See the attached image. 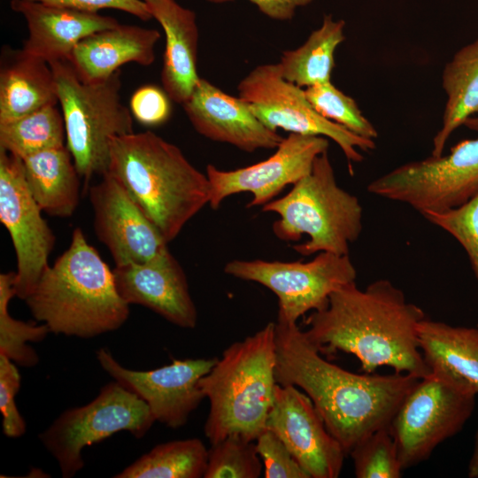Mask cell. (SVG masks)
<instances>
[{
	"label": "cell",
	"mask_w": 478,
	"mask_h": 478,
	"mask_svg": "<svg viewBox=\"0 0 478 478\" xmlns=\"http://www.w3.org/2000/svg\"><path fill=\"white\" fill-rule=\"evenodd\" d=\"M22 161L28 189L41 210L54 217H71L79 204L81 178L66 145Z\"/></svg>",
	"instance_id": "cell-24"
},
{
	"label": "cell",
	"mask_w": 478,
	"mask_h": 478,
	"mask_svg": "<svg viewBox=\"0 0 478 478\" xmlns=\"http://www.w3.org/2000/svg\"><path fill=\"white\" fill-rule=\"evenodd\" d=\"M155 421L148 405L114 381L89 403L64 411L38 437L56 459L61 475L71 478L84 466L85 447L120 431L140 439Z\"/></svg>",
	"instance_id": "cell-8"
},
{
	"label": "cell",
	"mask_w": 478,
	"mask_h": 478,
	"mask_svg": "<svg viewBox=\"0 0 478 478\" xmlns=\"http://www.w3.org/2000/svg\"><path fill=\"white\" fill-rule=\"evenodd\" d=\"M64 118L66 147L85 186L108 170L115 137L134 132L133 115L120 98V70L96 81L81 80L68 60L49 63Z\"/></svg>",
	"instance_id": "cell-7"
},
{
	"label": "cell",
	"mask_w": 478,
	"mask_h": 478,
	"mask_svg": "<svg viewBox=\"0 0 478 478\" xmlns=\"http://www.w3.org/2000/svg\"><path fill=\"white\" fill-rule=\"evenodd\" d=\"M265 478H310L283 441L266 428L256 439Z\"/></svg>",
	"instance_id": "cell-35"
},
{
	"label": "cell",
	"mask_w": 478,
	"mask_h": 478,
	"mask_svg": "<svg viewBox=\"0 0 478 478\" xmlns=\"http://www.w3.org/2000/svg\"><path fill=\"white\" fill-rule=\"evenodd\" d=\"M357 478H399L404 468L389 426L359 441L349 453Z\"/></svg>",
	"instance_id": "cell-32"
},
{
	"label": "cell",
	"mask_w": 478,
	"mask_h": 478,
	"mask_svg": "<svg viewBox=\"0 0 478 478\" xmlns=\"http://www.w3.org/2000/svg\"><path fill=\"white\" fill-rule=\"evenodd\" d=\"M208 450L199 438L160 443L142 455L116 478H200L204 477Z\"/></svg>",
	"instance_id": "cell-28"
},
{
	"label": "cell",
	"mask_w": 478,
	"mask_h": 478,
	"mask_svg": "<svg viewBox=\"0 0 478 478\" xmlns=\"http://www.w3.org/2000/svg\"><path fill=\"white\" fill-rule=\"evenodd\" d=\"M30 193L21 158L0 150V220L17 261L15 296L25 300L50 266L56 237Z\"/></svg>",
	"instance_id": "cell-13"
},
{
	"label": "cell",
	"mask_w": 478,
	"mask_h": 478,
	"mask_svg": "<svg viewBox=\"0 0 478 478\" xmlns=\"http://www.w3.org/2000/svg\"><path fill=\"white\" fill-rule=\"evenodd\" d=\"M153 19L166 35L161 81L171 100L182 104L200 80L197 73L198 29L196 14L175 0H147Z\"/></svg>",
	"instance_id": "cell-22"
},
{
	"label": "cell",
	"mask_w": 478,
	"mask_h": 478,
	"mask_svg": "<svg viewBox=\"0 0 478 478\" xmlns=\"http://www.w3.org/2000/svg\"><path fill=\"white\" fill-rule=\"evenodd\" d=\"M15 275L12 271L0 274V354L20 366L32 367L39 357L27 343L41 342L50 331L43 323L25 322L9 313V303L15 296Z\"/></svg>",
	"instance_id": "cell-30"
},
{
	"label": "cell",
	"mask_w": 478,
	"mask_h": 478,
	"mask_svg": "<svg viewBox=\"0 0 478 478\" xmlns=\"http://www.w3.org/2000/svg\"><path fill=\"white\" fill-rule=\"evenodd\" d=\"M464 125L466 127L478 132V113L475 114V116L474 115V116L468 118L464 122Z\"/></svg>",
	"instance_id": "cell-41"
},
{
	"label": "cell",
	"mask_w": 478,
	"mask_h": 478,
	"mask_svg": "<svg viewBox=\"0 0 478 478\" xmlns=\"http://www.w3.org/2000/svg\"><path fill=\"white\" fill-rule=\"evenodd\" d=\"M224 272L270 289L278 298L277 320L293 323L308 312L325 309L331 294L357 277L349 255L325 251L308 262L235 259Z\"/></svg>",
	"instance_id": "cell-12"
},
{
	"label": "cell",
	"mask_w": 478,
	"mask_h": 478,
	"mask_svg": "<svg viewBox=\"0 0 478 478\" xmlns=\"http://www.w3.org/2000/svg\"><path fill=\"white\" fill-rule=\"evenodd\" d=\"M181 105L197 133L246 152L276 149L283 139L258 120L241 97L203 78Z\"/></svg>",
	"instance_id": "cell-19"
},
{
	"label": "cell",
	"mask_w": 478,
	"mask_h": 478,
	"mask_svg": "<svg viewBox=\"0 0 478 478\" xmlns=\"http://www.w3.org/2000/svg\"><path fill=\"white\" fill-rule=\"evenodd\" d=\"M305 92L314 109L324 118L361 137L374 140L378 136L375 127L362 114L356 101L331 81L307 87Z\"/></svg>",
	"instance_id": "cell-33"
},
{
	"label": "cell",
	"mask_w": 478,
	"mask_h": 478,
	"mask_svg": "<svg viewBox=\"0 0 478 478\" xmlns=\"http://www.w3.org/2000/svg\"><path fill=\"white\" fill-rule=\"evenodd\" d=\"M423 216L461 244L478 281V194L458 208Z\"/></svg>",
	"instance_id": "cell-34"
},
{
	"label": "cell",
	"mask_w": 478,
	"mask_h": 478,
	"mask_svg": "<svg viewBox=\"0 0 478 478\" xmlns=\"http://www.w3.org/2000/svg\"><path fill=\"white\" fill-rule=\"evenodd\" d=\"M120 297L140 305L183 328L197 324V311L186 274L168 249L144 263L115 266L112 270Z\"/></svg>",
	"instance_id": "cell-18"
},
{
	"label": "cell",
	"mask_w": 478,
	"mask_h": 478,
	"mask_svg": "<svg viewBox=\"0 0 478 478\" xmlns=\"http://www.w3.org/2000/svg\"><path fill=\"white\" fill-rule=\"evenodd\" d=\"M170 99L164 89L155 85H144L132 95L130 111L133 117L141 124L158 126L170 117Z\"/></svg>",
	"instance_id": "cell-37"
},
{
	"label": "cell",
	"mask_w": 478,
	"mask_h": 478,
	"mask_svg": "<svg viewBox=\"0 0 478 478\" xmlns=\"http://www.w3.org/2000/svg\"><path fill=\"white\" fill-rule=\"evenodd\" d=\"M262 472L256 441L232 435L212 443L204 478H258Z\"/></svg>",
	"instance_id": "cell-31"
},
{
	"label": "cell",
	"mask_w": 478,
	"mask_h": 478,
	"mask_svg": "<svg viewBox=\"0 0 478 478\" xmlns=\"http://www.w3.org/2000/svg\"><path fill=\"white\" fill-rule=\"evenodd\" d=\"M106 173L125 188L167 243L209 204L206 173L176 145L150 131L115 137Z\"/></svg>",
	"instance_id": "cell-4"
},
{
	"label": "cell",
	"mask_w": 478,
	"mask_h": 478,
	"mask_svg": "<svg viewBox=\"0 0 478 478\" xmlns=\"http://www.w3.org/2000/svg\"><path fill=\"white\" fill-rule=\"evenodd\" d=\"M475 397L431 373L418 381L389 424L404 470L426 461L462 429L474 410Z\"/></svg>",
	"instance_id": "cell-10"
},
{
	"label": "cell",
	"mask_w": 478,
	"mask_h": 478,
	"mask_svg": "<svg viewBox=\"0 0 478 478\" xmlns=\"http://www.w3.org/2000/svg\"><path fill=\"white\" fill-rule=\"evenodd\" d=\"M238 96L252 113L273 131L330 138L341 148L353 174L352 164L361 162L363 151L375 148L366 139L320 115L306 97L305 89L286 81L277 64L256 66L238 84Z\"/></svg>",
	"instance_id": "cell-11"
},
{
	"label": "cell",
	"mask_w": 478,
	"mask_h": 478,
	"mask_svg": "<svg viewBox=\"0 0 478 478\" xmlns=\"http://www.w3.org/2000/svg\"><path fill=\"white\" fill-rule=\"evenodd\" d=\"M275 322L236 341L199 381L210 402L204 431L211 444L236 435L256 441L274 403Z\"/></svg>",
	"instance_id": "cell-5"
},
{
	"label": "cell",
	"mask_w": 478,
	"mask_h": 478,
	"mask_svg": "<svg viewBox=\"0 0 478 478\" xmlns=\"http://www.w3.org/2000/svg\"><path fill=\"white\" fill-rule=\"evenodd\" d=\"M467 476L469 478H478V429L474 436V449L467 467Z\"/></svg>",
	"instance_id": "cell-40"
},
{
	"label": "cell",
	"mask_w": 478,
	"mask_h": 478,
	"mask_svg": "<svg viewBox=\"0 0 478 478\" xmlns=\"http://www.w3.org/2000/svg\"><path fill=\"white\" fill-rule=\"evenodd\" d=\"M25 301L50 333L80 338L114 331L129 316V305L117 290L112 270L80 227Z\"/></svg>",
	"instance_id": "cell-3"
},
{
	"label": "cell",
	"mask_w": 478,
	"mask_h": 478,
	"mask_svg": "<svg viewBox=\"0 0 478 478\" xmlns=\"http://www.w3.org/2000/svg\"><path fill=\"white\" fill-rule=\"evenodd\" d=\"M20 387V374L16 364L0 354V412L3 416V433L17 438L26 433V421L19 413L15 396Z\"/></svg>",
	"instance_id": "cell-36"
},
{
	"label": "cell",
	"mask_w": 478,
	"mask_h": 478,
	"mask_svg": "<svg viewBox=\"0 0 478 478\" xmlns=\"http://www.w3.org/2000/svg\"><path fill=\"white\" fill-rule=\"evenodd\" d=\"M160 38L157 29L118 24L82 39L67 59L84 81L111 76L127 63L150 66Z\"/></svg>",
	"instance_id": "cell-21"
},
{
	"label": "cell",
	"mask_w": 478,
	"mask_h": 478,
	"mask_svg": "<svg viewBox=\"0 0 478 478\" xmlns=\"http://www.w3.org/2000/svg\"><path fill=\"white\" fill-rule=\"evenodd\" d=\"M425 312L389 280L366 289L349 283L331 294L327 307L312 312L304 331L322 355L355 356L365 373L380 366L423 378L430 374L419 347Z\"/></svg>",
	"instance_id": "cell-2"
},
{
	"label": "cell",
	"mask_w": 478,
	"mask_h": 478,
	"mask_svg": "<svg viewBox=\"0 0 478 478\" xmlns=\"http://www.w3.org/2000/svg\"><path fill=\"white\" fill-rule=\"evenodd\" d=\"M10 5L27 24L28 37L21 50L48 64L67 60L82 39L120 24L112 17L97 12L32 0H12Z\"/></svg>",
	"instance_id": "cell-20"
},
{
	"label": "cell",
	"mask_w": 478,
	"mask_h": 478,
	"mask_svg": "<svg viewBox=\"0 0 478 478\" xmlns=\"http://www.w3.org/2000/svg\"><path fill=\"white\" fill-rule=\"evenodd\" d=\"M327 137L289 134L268 158L231 171L206 166L210 183V206L216 210L227 197L249 192L252 199L248 207L265 205L287 185H294L309 174L314 160L328 150Z\"/></svg>",
	"instance_id": "cell-15"
},
{
	"label": "cell",
	"mask_w": 478,
	"mask_h": 478,
	"mask_svg": "<svg viewBox=\"0 0 478 478\" xmlns=\"http://www.w3.org/2000/svg\"><path fill=\"white\" fill-rule=\"evenodd\" d=\"M442 79L447 101L443 125L433 139L432 156H441L450 135L478 113V37L455 53Z\"/></svg>",
	"instance_id": "cell-26"
},
{
	"label": "cell",
	"mask_w": 478,
	"mask_h": 478,
	"mask_svg": "<svg viewBox=\"0 0 478 478\" xmlns=\"http://www.w3.org/2000/svg\"><path fill=\"white\" fill-rule=\"evenodd\" d=\"M367 191L422 215L458 208L478 194V138L459 143L445 156L402 165L371 181Z\"/></svg>",
	"instance_id": "cell-9"
},
{
	"label": "cell",
	"mask_w": 478,
	"mask_h": 478,
	"mask_svg": "<svg viewBox=\"0 0 478 478\" xmlns=\"http://www.w3.org/2000/svg\"><path fill=\"white\" fill-rule=\"evenodd\" d=\"M275 379L293 385L312 400L328 432L346 455L364 437L389 426L400 404L420 379L355 374L323 358L297 323L275 322Z\"/></svg>",
	"instance_id": "cell-1"
},
{
	"label": "cell",
	"mask_w": 478,
	"mask_h": 478,
	"mask_svg": "<svg viewBox=\"0 0 478 478\" xmlns=\"http://www.w3.org/2000/svg\"><path fill=\"white\" fill-rule=\"evenodd\" d=\"M50 5L97 12L102 9H115L132 14L142 20L152 19L148 4L143 0H32Z\"/></svg>",
	"instance_id": "cell-38"
},
{
	"label": "cell",
	"mask_w": 478,
	"mask_h": 478,
	"mask_svg": "<svg viewBox=\"0 0 478 478\" xmlns=\"http://www.w3.org/2000/svg\"><path fill=\"white\" fill-rule=\"evenodd\" d=\"M58 103L50 65L20 50L0 72V123Z\"/></svg>",
	"instance_id": "cell-25"
},
{
	"label": "cell",
	"mask_w": 478,
	"mask_h": 478,
	"mask_svg": "<svg viewBox=\"0 0 478 478\" xmlns=\"http://www.w3.org/2000/svg\"><path fill=\"white\" fill-rule=\"evenodd\" d=\"M418 341L431 374L478 395V328L425 318Z\"/></svg>",
	"instance_id": "cell-23"
},
{
	"label": "cell",
	"mask_w": 478,
	"mask_h": 478,
	"mask_svg": "<svg viewBox=\"0 0 478 478\" xmlns=\"http://www.w3.org/2000/svg\"><path fill=\"white\" fill-rule=\"evenodd\" d=\"M143 1L146 2L147 0H143Z\"/></svg>",
	"instance_id": "cell-42"
},
{
	"label": "cell",
	"mask_w": 478,
	"mask_h": 478,
	"mask_svg": "<svg viewBox=\"0 0 478 478\" xmlns=\"http://www.w3.org/2000/svg\"><path fill=\"white\" fill-rule=\"evenodd\" d=\"M266 428L277 434L310 478L340 475L346 453L299 388L276 385Z\"/></svg>",
	"instance_id": "cell-16"
},
{
	"label": "cell",
	"mask_w": 478,
	"mask_h": 478,
	"mask_svg": "<svg viewBox=\"0 0 478 478\" xmlns=\"http://www.w3.org/2000/svg\"><path fill=\"white\" fill-rule=\"evenodd\" d=\"M96 359L114 381L148 405L156 421L171 428L184 426L205 398L199 381L218 360L216 358L174 359L156 369L136 371L121 366L105 348L96 351Z\"/></svg>",
	"instance_id": "cell-14"
},
{
	"label": "cell",
	"mask_w": 478,
	"mask_h": 478,
	"mask_svg": "<svg viewBox=\"0 0 478 478\" xmlns=\"http://www.w3.org/2000/svg\"><path fill=\"white\" fill-rule=\"evenodd\" d=\"M343 27V20L325 16L303 45L282 53L278 63L282 77L301 88L330 82L335 51L345 40Z\"/></svg>",
	"instance_id": "cell-27"
},
{
	"label": "cell",
	"mask_w": 478,
	"mask_h": 478,
	"mask_svg": "<svg viewBox=\"0 0 478 478\" xmlns=\"http://www.w3.org/2000/svg\"><path fill=\"white\" fill-rule=\"evenodd\" d=\"M98 240L115 266L150 261L168 249V243L125 188L105 173L89 189Z\"/></svg>",
	"instance_id": "cell-17"
},
{
	"label": "cell",
	"mask_w": 478,
	"mask_h": 478,
	"mask_svg": "<svg viewBox=\"0 0 478 478\" xmlns=\"http://www.w3.org/2000/svg\"><path fill=\"white\" fill-rule=\"evenodd\" d=\"M211 3L220 4L233 0H207ZM254 4L258 10L267 17L278 19L288 20L292 19L297 8L304 6L312 0H249Z\"/></svg>",
	"instance_id": "cell-39"
},
{
	"label": "cell",
	"mask_w": 478,
	"mask_h": 478,
	"mask_svg": "<svg viewBox=\"0 0 478 478\" xmlns=\"http://www.w3.org/2000/svg\"><path fill=\"white\" fill-rule=\"evenodd\" d=\"M262 211L279 215L273 231L280 240L308 236L293 245L303 256L322 251L349 255L350 244L362 231V206L357 197L337 185L328 150L316 158L309 174L284 197L263 205Z\"/></svg>",
	"instance_id": "cell-6"
},
{
	"label": "cell",
	"mask_w": 478,
	"mask_h": 478,
	"mask_svg": "<svg viewBox=\"0 0 478 478\" xmlns=\"http://www.w3.org/2000/svg\"><path fill=\"white\" fill-rule=\"evenodd\" d=\"M65 139L64 118L56 105L0 123V150L21 159L44 150L63 146Z\"/></svg>",
	"instance_id": "cell-29"
}]
</instances>
